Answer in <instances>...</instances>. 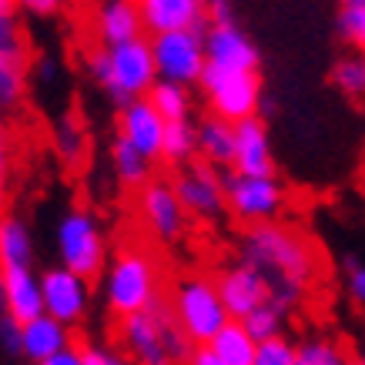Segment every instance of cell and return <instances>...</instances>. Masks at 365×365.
<instances>
[{"label": "cell", "mask_w": 365, "mask_h": 365, "mask_svg": "<svg viewBox=\"0 0 365 365\" xmlns=\"http://www.w3.org/2000/svg\"><path fill=\"white\" fill-rule=\"evenodd\" d=\"M242 258L252 262L268 278L272 299L285 309L305 295V288L322 272L319 252L312 248L309 238L275 222H262L248 228V235L242 238Z\"/></svg>", "instance_id": "6da1fadb"}, {"label": "cell", "mask_w": 365, "mask_h": 365, "mask_svg": "<svg viewBox=\"0 0 365 365\" xmlns=\"http://www.w3.org/2000/svg\"><path fill=\"white\" fill-rule=\"evenodd\" d=\"M88 74L118 108L134 98H144L151 91V84L158 81L151 37L141 34V37L124 41V44H111V47L98 44L88 54Z\"/></svg>", "instance_id": "7a4b0ae2"}, {"label": "cell", "mask_w": 365, "mask_h": 365, "mask_svg": "<svg viewBox=\"0 0 365 365\" xmlns=\"http://www.w3.org/2000/svg\"><path fill=\"white\" fill-rule=\"evenodd\" d=\"M118 342L141 365H168L175 359H188L195 349L171 315V305L161 299L118 319Z\"/></svg>", "instance_id": "3957f363"}, {"label": "cell", "mask_w": 365, "mask_h": 365, "mask_svg": "<svg viewBox=\"0 0 365 365\" xmlns=\"http://www.w3.org/2000/svg\"><path fill=\"white\" fill-rule=\"evenodd\" d=\"M101 282H104V309L111 312L114 319H124V315H131V312L144 309L158 299L161 268L144 248L128 245V248L108 258Z\"/></svg>", "instance_id": "277c9868"}, {"label": "cell", "mask_w": 365, "mask_h": 365, "mask_svg": "<svg viewBox=\"0 0 365 365\" xmlns=\"http://www.w3.org/2000/svg\"><path fill=\"white\" fill-rule=\"evenodd\" d=\"M54 245H57V262L67 265L71 272L84 275L88 282L104 275L108 265V235L101 228L98 215L88 208H71L57 222L54 232Z\"/></svg>", "instance_id": "5b68a950"}, {"label": "cell", "mask_w": 365, "mask_h": 365, "mask_svg": "<svg viewBox=\"0 0 365 365\" xmlns=\"http://www.w3.org/2000/svg\"><path fill=\"white\" fill-rule=\"evenodd\" d=\"M171 315L181 325V332L191 339V345L211 342L215 332L232 319L218 295V285L205 275H188L178 282L171 295Z\"/></svg>", "instance_id": "8992f818"}, {"label": "cell", "mask_w": 365, "mask_h": 365, "mask_svg": "<svg viewBox=\"0 0 365 365\" xmlns=\"http://www.w3.org/2000/svg\"><path fill=\"white\" fill-rule=\"evenodd\" d=\"M288 201L285 185L278 175H245L232 171L225 178V208L238 225H262L275 222Z\"/></svg>", "instance_id": "52a82bcc"}, {"label": "cell", "mask_w": 365, "mask_h": 365, "mask_svg": "<svg viewBox=\"0 0 365 365\" xmlns=\"http://www.w3.org/2000/svg\"><path fill=\"white\" fill-rule=\"evenodd\" d=\"M151 51H155L158 78L178 81V84H201L208 54H205V31H161L151 34Z\"/></svg>", "instance_id": "ba28073f"}, {"label": "cell", "mask_w": 365, "mask_h": 365, "mask_svg": "<svg viewBox=\"0 0 365 365\" xmlns=\"http://www.w3.org/2000/svg\"><path fill=\"white\" fill-rule=\"evenodd\" d=\"M201 91L208 111L228 121H242L262 111V74L258 71H232V74H201Z\"/></svg>", "instance_id": "9c48e42d"}, {"label": "cell", "mask_w": 365, "mask_h": 365, "mask_svg": "<svg viewBox=\"0 0 365 365\" xmlns=\"http://www.w3.org/2000/svg\"><path fill=\"white\" fill-rule=\"evenodd\" d=\"M31 81V51L24 41L17 14L0 11V111H11L27 94Z\"/></svg>", "instance_id": "30bf717a"}, {"label": "cell", "mask_w": 365, "mask_h": 365, "mask_svg": "<svg viewBox=\"0 0 365 365\" xmlns=\"http://www.w3.org/2000/svg\"><path fill=\"white\" fill-rule=\"evenodd\" d=\"M138 215H141L144 232L155 242H178L188 222V211L178 201L175 185L161 178H148L138 188Z\"/></svg>", "instance_id": "8fae6325"}, {"label": "cell", "mask_w": 365, "mask_h": 365, "mask_svg": "<svg viewBox=\"0 0 365 365\" xmlns=\"http://www.w3.org/2000/svg\"><path fill=\"white\" fill-rule=\"evenodd\" d=\"M205 74H232V71H258L262 54L258 44L235 21H211L205 31Z\"/></svg>", "instance_id": "7c38bea8"}, {"label": "cell", "mask_w": 365, "mask_h": 365, "mask_svg": "<svg viewBox=\"0 0 365 365\" xmlns=\"http://www.w3.org/2000/svg\"><path fill=\"white\" fill-rule=\"evenodd\" d=\"M171 185H175L178 201L188 211V218L211 222L225 211V178L208 161H188Z\"/></svg>", "instance_id": "4fadbf2b"}, {"label": "cell", "mask_w": 365, "mask_h": 365, "mask_svg": "<svg viewBox=\"0 0 365 365\" xmlns=\"http://www.w3.org/2000/svg\"><path fill=\"white\" fill-rule=\"evenodd\" d=\"M41 295H44V312L54 315L64 325H81L91 309V282L67 265L57 262L54 268L41 272Z\"/></svg>", "instance_id": "5bb4252c"}, {"label": "cell", "mask_w": 365, "mask_h": 365, "mask_svg": "<svg viewBox=\"0 0 365 365\" xmlns=\"http://www.w3.org/2000/svg\"><path fill=\"white\" fill-rule=\"evenodd\" d=\"M218 285V295H222L225 309L232 319H245L255 305H262L265 299H272V288H268V278L252 265V262H235L225 272H218L215 278Z\"/></svg>", "instance_id": "9a60e30c"}, {"label": "cell", "mask_w": 365, "mask_h": 365, "mask_svg": "<svg viewBox=\"0 0 365 365\" xmlns=\"http://www.w3.org/2000/svg\"><path fill=\"white\" fill-rule=\"evenodd\" d=\"M118 134H121L124 141H131L138 151H144L151 161H161L165 118H161L158 108L148 101V94L121 104V111H118Z\"/></svg>", "instance_id": "2e32d148"}, {"label": "cell", "mask_w": 365, "mask_h": 365, "mask_svg": "<svg viewBox=\"0 0 365 365\" xmlns=\"http://www.w3.org/2000/svg\"><path fill=\"white\" fill-rule=\"evenodd\" d=\"M235 171L245 175H275V151H272V134L268 124L252 114L235 121V158H232Z\"/></svg>", "instance_id": "e0dca14e"}, {"label": "cell", "mask_w": 365, "mask_h": 365, "mask_svg": "<svg viewBox=\"0 0 365 365\" xmlns=\"http://www.w3.org/2000/svg\"><path fill=\"white\" fill-rule=\"evenodd\" d=\"M144 31H205L208 27V0H138Z\"/></svg>", "instance_id": "ac0fdd59"}, {"label": "cell", "mask_w": 365, "mask_h": 365, "mask_svg": "<svg viewBox=\"0 0 365 365\" xmlns=\"http://www.w3.org/2000/svg\"><path fill=\"white\" fill-rule=\"evenodd\" d=\"M0 299H4V312L17 322L41 315L44 295H41V275L34 272V265L0 268Z\"/></svg>", "instance_id": "d6986e66"}, {"label": "cell", "mask_w": 365, "mask_h": 365, "mask_svg": "<svg viewBox=\"0 0 365 365\" xmlns=\"http://www.w3.org/2000/svg\"><path fill=\"white\" fill-rule=\"evenodd\" d=\"M144 34V21L138 11V0H98L94 7V37L98 44L111 47L124 44Z\"/></svg>", "instance_id": "ffe728a7"}, {"label": "cell", "mask_w": 365, "mask_h": 365, "mask_svg": "<svg viewBox=\"0 0 365 365\" xmlns=\"http://www.w3.org/2000/svg\"><path fill=\"white\" fill-rule=\"evenodd\" d=\"M64 345H71V325L57 322L54 315H34V319L21 322V359L37 365H47V359L61 352Z\"/></svg>", "instance_id": "44dd1931"}, {"label": "cell", "mask_w": 365, "mask_h": 365, "mask_svg": "<svg viewBox=\"0 0 365 365\" xmlns=\"http://www.w3.org/2000/svg\"><path fill=\"white\" fill-rule=\"evenodd\" d=\"M198 155L215 168H232L235 158V121L208 111V118L198 124Z\"/></svg>", "instance_id": "7402d4cb"}, {"label": "cell", "mask_w": 365, "mask_h": 365, "mask_svg": "<svg viewBox=\"0 0 365 365\" xmlns=\"http://www.w3.org/2000/svg\"><path fill=\"white\" fill-rule=\"evenodd\" d=\"M208 345L218 352L222 365H255V345L258 342L248 335L242 319H228Z\"/></svg>", "instance_id": "603a6c76"}, {"label": "cell", "mask_w": 365, "mask_h": 365, "mask_svg": "<svg viewBox=\"0 0 365 365\" xmlns=\"http://www.w3.org/2000/svg\"><path fill=\"white\" fill-rule=\"evenodd\" d=\"M151 158L144 155V151H138L131 141H124L121 134L114 138L111 144V171L114 178L121 181L124 188H141L144 181L151 178Z\"/></svg>", "instance_id": "cb8c5ba5"}, {"label": "cell", "mask_w": 365, "mask_h": 365, "mask_svg": "<svg viewBox=\"0 0 365 365\" xmlns=\"http://www.w3.org/2000/svg\"><path fill=\"white\" fill-rule=\"evenodd\" d=\"M7 265H34V235L14 215L0 218V268Z\"/></svg>", "instance_id": "d4e9b609"}, {"label": "cell", "mask_w": 365, "mask_h": 365, "mask_svg": "<svg viewBox=\"0 0 365 365\" xmlns=\"http://www.w3.org/2000/svg\"><path fill=\"white\" fill-rule=\"evenodd\" d=\"M198 155V124H191L188 118H175L165 121V141H161V161L175 168H185Z\"/></svg>", "instance_id": "484cf974"}, {"label": "cell", "mask_w": 365, "mask_h": 365, "mask_svg": "<svg viewBox=\"0 0 365 365\" xmlns=\"http://www.w3.org/2000/svg\"><path fill=\"white\" fill-rule=\"evenodd\" d=\"M148 101L158 108V114L165 121H175V118H188L191 114V88L188 84H178V81H165L158 78L148 91Z\"/></svg>", "instance_id": "4316f807"}, {"label": "cell", "mask_w": 365, "mask_h": 365, "mask_svg": "<svg viewBox=\"0 0 365 365\" xmlns=\"http://www.w3.org/2000/svg\"><path fill=\"white\" fill-rule=\"evenodd\" d=\"M242 325L248 329V335H252L255 342H262V339H268V335H275L285 329V305H278L275 299H265L262 305H255V309L245 315Z\"/></svg>", "instance_id": "83f0119b"}, {"label": "cell", "mask_w": 365, "mask_h": 365, "mask_svg": "<svg viewBox=\"0 0 365 365\" xmlns=\"http://www.w3.org/2000/svg\"><path fill=\"white\" fill-rule=\"evenodd\" d=\"M332 84L345 98H365V51H352L332 67Z\"/></svg>", "instance_id": "f1b7e54d"}, {"label": "cell", "mask_w": 365, "mask_h": 365, "mask_svg": "<svg viewBox=\"0 0 365 365\" xmlns=\"http://www.w3.org/2000/svg\"><path fill=\"white\" fill-rule=\"evenodd\" d=\"M335 27L352 51H365V0H339Z\"/></svg>", "instance_id": "f546056e"}, {"label": "cell", "mask_w": 365, "mask_h": 365, "mask_svg": "<svg viewBox=\"0 0 365 365\" xmlns=\"http://www.w3.org/2000/svg\"><path fill=\"white\" fill-rule=\"evenodd\" d=\"M345 352L335 339H305L295 352V365H342Z\"/></svg>", "instance_id": "4dcf8cb0"}, {"label": "cell", "mask_w": 365, "mask_h": 365, "mask_svg": "<svg viewBox=\"0 0 365 365\" xmlns=\"http://www.w3.org/2000/svg\"><path fill=\"white\" fill-rule=\"evenodd\" d=\"M295 352L299 345L285 332H275L255 345V365H295Z\"/></svg>", "instance_id": "1f68e13d"}, {"label": "cell", "mask_w": 365, "mask_h": 365, "mask_svg": "<svg viewBox=\"0 0 365 365\" xmlns=\"http://www.w3.org/2000/svg\"><path fill=\"white\" fill-rule=\"evenodd\" d=\"M51 144H54V151L64 158L67 165H74V161H81V155H84L88 138H84L78 121H57V128L51 131Z\"/></svg>", "instance_id": "d6a6232c"}, {"label": "cell", "mask_w": 365, "mask_h": 365, "mask_svg": "<svg viewBox=\"0 0 365 365\" xmlns=\"http://www.w3.org/2000/svg\"><path fill=\"white\" fill-rule=\"evenodd\" d=\"M0 352L7 359H21V322L11 319L7 312L0 315Z\"/></svg>", "instance_id": "836d02e7"}, {"label": "cell", "mask_w": 365, "mask_h": 365, "mask_svg": "<svg viewBox=\"0 0 365 365\" xmlns=\"http://www.w3.org/2000/svg\"><path fill=\"white\" fill-rule=\"evenodd\" d=\"M81 349V365H121L124 359L108 345H78Z\"/></svg>", "instance_id": "e575fe53"}, {"label": "cell", "mask_w": 365, "mask_h": 365, "mask_svg": "<svg viewBox=\"0 0 365 365\" xmlns=\"http://www.w3.org/2000/svg\"><path fill=\"white\" fill-rule=\"evenodd\" d=\"M67 0H17V11L31 14L37 21H47V17H57V14L64 11Z\"/></svg>", "instance_id": "d590c367"}, {"label": "cell", "mask_w": 365, "mask_h": 365, "mask_svg": "<svg viewBox=\"0 0 365 365\" xmlns=\"http://www.w3.org/2000/svg\"><path fill=\"white\" fill-rule=\"evenodd\" d=\"M7 185H11V141H7V128L0 121V208L7 201Z\"/></svg>", "instance_id": "8d00e7d4"}, {"label": "cell", "mask_w": 365, "mask_h": 365, "mask_svg": "<svg viewBox=\"0 0 365 365\" xmlns=\"http://www.w3.org/2000/svg\"><path fill=\"white\" fill-rule=\"evenodd\" d=\"M345 288H349V299L365 309V265L359 262H349V278H345Z\"/></svg>", "instance_id": "74e56055"}, {"label": "cell", "mask_w": 365, "mask_h": 365, "mask_svg": "<svg viewBox=\"0 0 365 365\" xmlns=\"http://www.w3.org/2000/svg\"><path fill=\"white\" fill-rule=\"evenodd\" d=\"M47 365H81V349L74 342L64 345L61 352H54L51 359H47Z\"/></svg>", "instance_id": "f35d334b"}, {"label": "cell", "mask_w": 365, "mask_h": 365, "mask_svg": "<svg viewBox=\"0 0 365 365\" xmlns=\"http://www.w3.org/2000/svg\"><path fill=\"white\" fill-rule=\"evenodd\" d=\"M11 7H17V0H0V11H11Z\"/></svg>", "instance_id": "ab89813d"}, {"label": "cell", "mask_w": 365, "mask_h": 365, "mask_svg": "<svg viewBox=\"0 0 365 365\" xmlns=\"http://www.w3.org/2000/svg\"><path fill=\"white\" fill-rule=\"evenodd\" d=\"M359 362H362V365H365V345H362V352H359Z\"/></svg>", "instance_id": "60d3db41"}]
</instances>
